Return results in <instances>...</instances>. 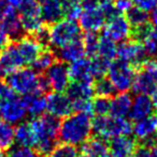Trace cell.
Returning <instances> with one entry per match:
<instances>
[{"label": "cell", "instance_id": "6da1fadb", "mask_svg": "<svg viewBox=\"0 0 157 157\" xmlns=\"http://www.w3.org/2000/svg\"><path fill=\"white\" fill-rule=\"evenodd\" d=\"M93 132V118L88 112H75L63 118L59 126L58 138L70 145L83 144Z\"/></svg>", "mask_w": 157, "mask_h": 157}, {"label": "cell", "instance_id": "7a4b0ae2", "mask_svg": "<svg viewBox=\"0 0 157 157\" xmlns=\"http://www.w3.org/2000/svg\"><path fill=\"white\" fill-rule=\"evenodd\" d=\"M36 135L38 154L41 157H50L51 153L57 145L60 121L51 114H42L33 117L29 122Z\"/></svg>", "mask_w": 157, "mask_h": 157}, {"label": "cell", "instance_id": "3957f363", "mask_svg": "<svg viewBox=\"0 0 157 157\" xmlns=\"http://www.w3.org/2000/svg\"><path fill=\"white\" fill-rule=\"evenodd\" d=\"M93 132L102 140H110L117 136H130L132 133V124L125 117L96 116L93 120Z\"/></svg>", "mask_w": 157, "mask_h": 157}, {"label": "cell", "instance_id": "277c9868", "mask_svg": "<svg viewBox=\"0 0 157 157\" xmlns=\"http://www.w3.org/2000/svg\"><path fill=\"white\" fill-rule=\"evenodd\" d=\"M40 73L30 68H21L10 72L5 78V83L13 90L14 93L20 95H28L39 93ZM40 94V93H39Z\"/></svg>", "mask_w": 157, "mask_h": 157}, {"label": "cell", "instance_id": "5b68a950", "mask_svg": "<svg viewBox=\"0 0 157 157\" xmlns=\"http://www.w3.org/2000/svg\"><path fill=\"white\" fill-rule=\"evenodd\" d=\"M81 27L75 21L60 20L50 26V45L56 50L81 38Z\"/></svg>", "mask_w": 157, "mask_h": 157}, {"label": "cell", "instance_id": "8992f818", "mask_svg": "<svg viewBox=\"0 0 157 157\" xmlns=\"http://www.w3.org/2000/svg\"><path fill=\"white\" fill-rule=\"evenodd\" d=\"M137 70L129 63L122 59L111 61L108 70V78L120 93H127L132 87Z\"/></svg>", "mask_w": 157, "mask_h": 157}, {"label": "cell", "instance_id": "52a82bcc", "mask_svg": "<svg viewBox=\"0 0 157 157\" xmlns=\"http://www.w3.org/2000/svg\"><path fill=\"white\" fill-rule=\"evenodd\" d=\"M70 99L73 112H88L92 113V100L94 96L93 83L72 82L65 90Z\"/></svg>", "mask_w": 157, "mask_h": 157}, {"label": "cell", "instance_id": "ba28073f", "mask_svg": "<svg viewBox=\"0 0 157 157\" xmlns=\"http://www.w3.org/2000/svg\"><path fill=\"white\" fill-rule=\"evenodd\" d=\"M81 6L82 13L78 17L81 29L85 33H97L102 29L107 18L99 8V0H83Z\"/></svg>", "mask_w": 157, "mask_h": 157}, {"label": "cell", "instance_id": "9c48e42d", "mask_svg": "<svg viewBox=\"0 0 157 157\" xmlns=\"http://www.w3.org/2000/svg\"><path fill=\"white\" fill-rule=\"evenodd\" d=\"M17 9L18 17L25 33L33 35L44 25L39 0H23Z\"/></svg>", "mask_w": 157, "mask_h": 157}, {"label": "cell", "instance_id": "30bf717a", "mask_svg": "<svg viewBox=\"0 0 157 157\" xmlns=\"http://www.w3.org/2000/svg\"><path fill=\"white\" fill-rule=\"evenodd\" d=\"M116 56L130 63L137 70V72L142 69L145 61L148 59L143 45L130 39L123 41L116 48Z\"/></svg>", "mask_w": 157, "mask_h": 157}, {"label": "cell", "instance_id": "8fae6325", "mask_svg": "<svg viewBox=\"0 0 157 157\" xmlns=\"http://www.w3.org/2000/svg\"><path fill=\"white\" fill-rule=\"evenodd\" d=\"M45 78H48L50 87L53 92L63 93L70 84L69 66L63 61L56 60L45 71Z\"/></svg>", "mask_w": 157, "mask_h": 157}, {"label": "cell", "instance_id": "7c38bea8", "mask_svg": "<svg viewBox=\"0 0 157 157\" xmlns=\"http://www.w3.org/2000/svg\"><path fill=\"white\" fill-rule=\"evenodd\" d=\"M26 109L23 105L22 98L15 97L6 100H0V116L9 124H20L26 116Z\"/></svg>", "mask_w": 157, "mask_h": 157}, {"label": "cell", "instance_id": "4fadbf2b", "mask_svg": "<svg viewBox=\"0 0 157 157\" xmlns=\"http://www.w3.org/2000/svg\"><path fill=\"white\" fill-rule=\"evenodd\" d=\"M25 65L15 41H10L0 51V69L3 73H10L23 68Z\"/></svg>", "mask_w": 157, "mask_h": 157}, {"label": "cell", "instance_id": "5bb4252c", "mask_svg": "<svg viewBox=\"0 0 157 157\" xmlns=\"http://www.w3.org/2000/svg\"><path fill=\"white\" fill-rule=\"evenodd\" d=\"M46 110L48 114L57 118H65L72 114L73 109L70 99L63 93L52 92L46 97Z\"/></svg>", "mask_w": 157, "mask_h": 157}, {"label": "cell", "instance_id": "9a60e30c", "mask_svg": "<svg viewBox=\"0 0 157 157\" xmlns=\"http://www.w3.org/2000/svg\"><path fill=\"white\" fill-rule=\"evenodd\" d=\"M130 25L127 22L126 17L122 14L114 16L108 20V23L105 27V33L114 42H123L127 40L130 36Z\"/></svg>", "mask_w": 157, "mask_h": 157}, {"label": "cell", "instance_id": "2e32d148", "mask_svg": "<svg viewBox=\"0 0 157 157\" xmlns=\"http://www.w3.org/2000/svg\"><path fill=\"white\" fill-rule=\"evenodd\" d=\"M137 140L130 136H117L109 142V153L111 157H130L137 147Z\"/></svg>", "mask_w": 157, "mask_h": 157}, {"label": "cell", "instance_id": "e0dca14e", "mask_svg": "<svg viewBox=\"0 0 157 157\" xmlns=\"http://www.w3.org/2000/svg\"><path fill=\"white\" fill-rule=\"evenodd\" d=\"M70 78L73 82H82V83H93L95 80L92 71V63L90 58L82 57L81 59L74 61L69 66Z\"/></svg>", "mask_w": 157, "mask_h": 157}, {"label": "cell", "instance_id": "ac0fdd59", "mask_svg": "<svg viewBox=\"0 0 157 157\" xmlns=\"http://www.w3.org/2000/svg\"><path fill=\"white\" fill-rule=\"evenodd\" d=\"M54 53L56 55L57 60L63 61V63H74V61L81 59L85 55V50H84L83 42L81 39L76 41L70 42L66 44L65 46H61L59 48L54 50Z\"/></svg>", "mask_w": 157, "mask_h": 157}, {"label": "cell", "instance_id": "d6986e66", "mask_svg": "<svg viewBox=\"0 0 157 157\" xmlns=\"http://www.w3.org/2000/svg\"><path fill=\"white\" fill-rule=\"evenodd\" d=\"M41 16L45 25L55 24L63 17V0H39Z\"/></svg>", "mask_w": 157, "mask_h": 157}, {"label": "cell", "instance_id": "ffe728a7", "mask_svg": "<svg viewBox=\"0 0 157 157\" xmlns=\"http://www.w3.org/2000/svg\"><path fill=\"white\" fill-rule=\"evenodd\" d=\"M15 43L26 66L31 65L43 50L31 36H24L21 39L16 40Z\"/></svg>", "mask_w": 157, "mask_h": 157}, {"label": "cell", "instance_id": "44dd1931", "mask_svg": "<svg viewBox=\"0 0 157 157\" xmlns=\"http://www.w3.org/2000/svg\"><path fill=\"white\" fill-rule=\"evenodd\" d=\"M153 113H154V105L148 95H137L135 100L132 101L128 115L131 121L138 122Z\"/></svg>", "mask_w": 157, "mask_h": 157}, {"label": "cell", "instance_id": "7402d4cb", "mask_svg": "<svg viewBox=\"0 0 157 157\" xmlns=\"http://www.w3.org/2000/svg\"><path fill=\"white\" fill-rule=\"evenodd\" d=\"M157 131V113L154 112L150 116L136 122L135 126H132V132L135 135V139L138 141L145 139L152 135H155Z\"/></svg>", "mask_w": 157, "mask_h": 157}, {"label": "cell", "instance_id": "603a6c76", "mask_svg": "<svg viewBox=\"0 0 157 157\" xmlns=\"http://www.w3.org/2000/svg\"><path fill=\"white\" fill-rule=\"evenodd\" d=\"M157 83L153 78V76L145 69H140L136 73L135 80L132 83V90L138 95H148L154 92Z\"/></svg>", "mask_w": 157, "mask_h": 157}, {"label": "cell", "instance_id": "cb8c5ba5", "mask_svg": "<svg viewBox=\"0 0 157 157\" xmlns=\"http://www.w3.org/2000/svg\"><path fill=\"white\" fill-rule=\"evenodd\" d=\"M22 101L27 113L33 115V117L42 115L46 110V97L43 94L33 93L25 95L23 96Z\"/></svg>", "mask_w": 157, "mask_h": 157}, {"label": "cell", "instance_id": "d4e9b609", "mask_svg": "<svg viewBox=\"0 0 157 157\" xmlns=\"http://www.w3.org/2000/svg\"><path fill=\"white\" fill-rule=\"evenodd\" d=\"M14 141H16V143L22 147H35L37 139L29 122L20 123L14 128Z\"/></svg>", "mask_w": 157, "mask_h": 157}, {"label": "cell", "instance_id": "484cf974", "mask_svg": "<svg viewBox=\"0 0 157 157\" xmlns=\"http://www.w3.org/2000/svg\"><path fill=\"white\" fill-rule=\"evenodd\" d=\"M132 105V98L128 93H120L111 99L110 113L115 117H125L129 114Z\"/></svg>", "mask_w": 157, "mask_h": 157}, {"label": "cell", "instance_id": "4316f807", "mask_svg": "<svg viewBox=\"0 0 157 157\" xmlns=\"http://www.w3.org/2000/svg\"><path fill=\"white\" fill-rule=\"evenodd\" d=\"M82 154L86 157H111L109 147L105 140L99 138H90L82 144Z\"/></svg>", "mask_w": 157, "mask_h": 157}, {"label": "cell", "instance_id": "83f0119b", "mask_svg": "<svg viewBox=\"0 0 157 157\" xmlns=\"http://www.w3.org/2000/svg\"><path fill=\"white\" fill-rule=\"evenodd\" d=\"M1 23H2L3 29L9 37L10 41H16L25 36V31L22 27V24H21L17 12L10 14L8 17L1 21Z\"/></svg>", "mask_w": 157, "mask_h": 157}, {"label": "cell", "instance_id": "f1b7e54d", "mask_svg": "<svg viewBox=\"0 0 157 157\" xmlns=\"http://www.w3.org/2000/svg\"><path fill=\"white\" fill-rule=\"evenodd\" d=\"M56 60L57 58L54 51L50 50V48H43L39 56L36 58V60L31 63V67H33L31 69H33L38 73H43Z\"/></svg>", "mask_w": 157, "mask_h": 157}, {"label": "cell", "instance_id": "f546056e", "mask_svg": "<svg viewBox=\"0 0 157 157\" xmlns=\"http://www.w3.org/2000/svg\"><path fill=\"white\" fill-rule=\"evenodd\" d=\"M116 48L117 46L115 45V42L113 40L102 35L99 37L98 54L97 55L109 61H113L116 56Z\"/></svg>", "mask_w": 157, "mask_h": 157}, {"label": "cell", "instance_id": "4dcf8cb0", "mask_svg": "<svg viewBox=\"0 0 157 157\" xmlns=\"http://www.w3.org/2000/svg\"><path fill=\"white\" fill-rule=\"evenodd\" d=\"M93 87H94V93L99 97L113 98L117 93L116 88L111 83V81L108 78H105V76L97 78L96 82L93 84Z\"/></svg>", "mask_w": 157, "mask_h": 157}, {"label": "cell", "instance_id": "1f68e13d", "mask_svg": "<svg viewBox=\"0 0 157 157\" xmlns=\"http://www.w3.org/2000/svg\"><path fill=\"white\" fill-rule=\"evenodd\" d=\"M14 143V128L11 124L0 121V150L9 151Z\"/></svg>", "mask_w": 157, "mask_h": 157}, {"label": "cell", "instance_id": "d6a6232c", "mask_svg": "<svg viewBox=\"0 0 157 157\" xmlns=\"http://www.w3.org/2000/svg\"><path fill=\"white\" fill-rule=\"evenodd\" d=\"M127 22L129 23L130 27H137L142 24L150 22V15L145 11H142L141 9L137 7H131L127 12H125Z\"/></svg>", "mask_w": 157, "mask_h": 157}, {"label": "cell", "instance_id": "836d02e7", "mask_svg": "<svg viewBox=\"0 0 157 157\" xmlns=\"http://www.w3.org/2000/svg\"><path fill=\"white\" fill-rule=\"evenodd\" d=\"M63 17L76 21L82 13L81 0H63Z\"/></svg>", "mask_w": 157, "mask_h": 157}, {"label": "cell", "instance_id": "e575fe53", "mask_svg": "<svg viewBox=\"0 0 157 157\" xmlns=\"http://www.w3.org/2000/svg\"><path fill=\"white\" fill-rule=\"evenodd\" d=\"M85 50V54L90 58L96 56L98 54V43H99V36L96 33H85L82 39Z\"/></svg>", "mask_w": 157, "mask_h": 157}, {"label": "cell", "instance_id": "d590c367", "mask_svg": "<svg viewBox=\"0 0 157 157\" xmlns=\"http://www.w3.org/2000/svg\"><path fill=\"white\" fill-rule=\"evenodd\" d=\"M90 63H92L93 75H94L95 80H97V78H103L108 73V70H109L111 61L96 55V56L90 58Z\"/></svg>", "mask_w": 157, "mask_h": 157}, {"label": "cell", "instance_id": "8d00e7d4", "mask_svg": "<svg viewBox=\"0 0 157 157\" xmlns=\"http://www.w3.org/2000/svg\"><path fill=\"white\" fill-rule=\"evenodd\" d=\"M152 29H153V25L151 22H147L145 24H142L137 27H131L129 39L142 44L145 41L146 38L150 36Z\"/></svg>", "mask_w": 157, "mask_h": 157}, {"label": "cell", "instance_id": "74e56055", "mask_svg": "<svg viewBox=\"0 0 157 157\" xmlns=\"http://www.w3.org/2000/svg\"><path fill=\"white\" fill-rule=\"evenodd\" d=\"M111 110V98L97 96L92 101V112L96 116L108 115Z\"/></svg>", "mask_w": 157, "mask_h": 157}, {"label": "cell", "instance_id": "f35d334b", "mask_svg": "<svg viewBox=\"0 0 157 157\" xmlns=\"http://www.w3.org/2000/svg\"><path fill=\"white\" fill-rule=\"evenodd\" d=\"M50 157H78V150L75 146L70 144H57L51 153Z\"/></svg>", "mask_w": 157, "mask_h": 157}, {"label": "cell", "instance_id": "ab89813d", "mask_svg": "<svg viewBox=\"0 0 157 157\" xmlns=\"http://www.w3.org/2000/svg\"><path fill=\"white\" fill-rule=\"evenodd\" d=\"M29 36H31L42 48H48V46H50V28L48 26L43 25L35 33Z\"/></svg>", "mask_w": 157, "mask_h": 157}, {"label": "cell", "instance_id": "60d3db41", "mask_svg": "<svg viewBox=\"0 0 157 157\" xmlns=\"http://www.w3.org/2000/svg\"><path fill=\"white\" fill-rule=\"evenodd\" d=\"M99 8H100L101 12L103 13L107 20H110V18L114 17L118 14H122L116 10L112 0H99Z\"/></svg>", "mask_w": 157, "mask_h": 157}, {"label": "cell", "instance_id": "b9f144b4", "mask_svg": "<svg viewBox=\"0 0 157 157\" xmlns=\"http://www.w3.org/2000/svg\"><path fill=\"white\" fill-rule=\"evenodd\" d=\"M8 157H41L37 151H33L29 147H16L9 152Z\"/></svg>", "mask_w": 157, "mask_h": 157}, {"label": "cell", "instance_id": "7bdbcfd3", "mask_svg": "<svg viewBox=\"0 0 157 157\" xmlns=\"http://www.w3.org/2000/svg\"><path fill=\"white\" fill-rule=\"evenodd\" d=\"M132 3L145 12L153 11L157 8V0H132Z\"/></svg>", "mask_w": 157, "mask_h": 157}, {"label": "cell", "instance_id": "ee69618b", "mask_svg": "<svg viewBox=\"0 0 157 157\" xmlns=\"http://www.w3.org/2000/svg\"><path fill=\"white\" fill-rule=\"evenodd\" d=\"M142 68L145 69L153 76V78H154L155 82L157 83V58L147 59Z\"/></svg>", "mask_w": 157, "mask_h": 157}, {"label": "cell", "instance_id": "f6af8a7d", "mask_svg": "<svg viewBox=\"0 0 157 157\" xmlns=\"http://www.w3.org/2000/svg\"><path fill=\"white\" fill-rule=\"evenodd\" d=\"M17 94L14 93L13 90L11 87H9L5 82L0 83V100H6V99L13 98Z\"/></svg>", "mask_w": 157, "mask_h": 157}, {"label": "cell", "instance_id": "bcb514c9", "mask_svg": "<svg viewBox=\"0 0 157 157\" xmlns=\"http://www.w3.org/2000/svg\"><path fill=\"white\" fill-rule=\"evenodd\" d=\"M14 12H16V10L13 7L8 5L5 0H0V22Z\"/></svg>", "mask_w": 157, "mask_h": 157}, {"label": "cell", "instance_id": "7dc6e473", "mask_svg": "<svg viewBox=\"0 0 157 157\" xmlns=\"http://www.w3.org/2000/svg\"><path fill=\"white\" fill-rule=\"evenodd\" d=\"M116 10L120 13L123 12H127L131 7H132V0H116V2L114 3Z\"/></svg>", "mask_w": 157, "mask_h": 157}, {"label": "cell", "instance_id": "c3c4849f", "mask_svg": "<svg viewBox=\"0 0 157 157\" xmlns=\"http://www.w3.org/2000/svg\"><path fill=\"white\" fill-rule=\"evenodd\" d=\"M9 42H10L9 37L7 36L5 29H3L2 23L0 22V50H1L2 48H5Z\"/></svg>", "mask_w": 157, "mask_h": 157}, {"label": "cell", "instance_id": "681fc988", "mask_svg": "<svg viewBox=\"0 0 157 157\" xmlns=\"http://www.w3.org/2000/svg\"><path fill=\"white\" fill-rule=\"evenodd\" d=\"M8 5H10L11 7H13L14 9H17L21 6V3L23 2V0H5Z\"/></svg>", "mask_w": 157, "mask_h": 157}, {"label": "cell", "instance_id": "f907efd6", "mask_svg": "<svg viewBox=\"0 0 157 157\" xmlns=\"http://www.w3.org/2000/svg\"><path fill=\"white\" fill-rule=\"evenodd\" d=\"M151 23L154 27H157V8L153 10L151 13Z\"/></svg>", "mask_w": 157, "mask_h": 157}, {"label": "cell", "instance_id": "816d5d0a", "mask_svg": "<svg viewBox=\"0 0 157 157\" xmlns=\"http://www.w3.org/2000/svg\"><path fill=\"white\" fill-rule=\"evenodd\" d=\"M152 103H153V105H154L155 108H156V110H157V86L155 87V90H154V92L152 93Z\"/></svg>", "mask_w": 157, "mask_h": 157}, {"label": "cell", "instance_id": "f5cc1de1", "mask_svg": "<svg viewBox=\"0 0 157 157\" xmlns=\"http://www.w3.org/2000/svg\"><path fill=\"white\" fill-rule=\"evenodd\" d=\"M150 157H157V150H156V147H154L153 150H151Z\"/></svg>", "mask_w": 157, "mask_h": 157}, {"label": "cell", "instance_id": "db71d44e", "mask_svg": "<svg viewBox=\"0 0 157 157\" xmlns=\"http://www.w3.org/2000/svg\"><path fill=\"white\" fill-rule=\"evenodd\" d=\"M0 157H5V155H3V153L1 150H0Z\"/></svg>", "mask_w": 157, "mask_h": 157}, {"label": "cell", "instance_id": "11a10c76", "mask_svg": "<svg viewBox=\"0 0 157 157\" xmlns=\"http://www.w3.org/2000/svg\"><path fill=\"white\" fill-rule=\"evenodd\" d=\"M2 73H3V72L1 71V69H0V78H1V76H2Z\"/></svg>", "mask_w": 157, "mask_h": 157}, {"label": "cell", "instance_id": "9f6ffc18", "mask_svg": "<svg viewBox=\"0 0 157 157\" xmlns=\"http://www.w3.org/2000/svg\"><path fill=\"white\" fill-rule=\"evenodd\" d=\"M0 120H1V116H0Z\"/></svg>", "mask_w": 157, "mask_h": 157}]
</instances>
